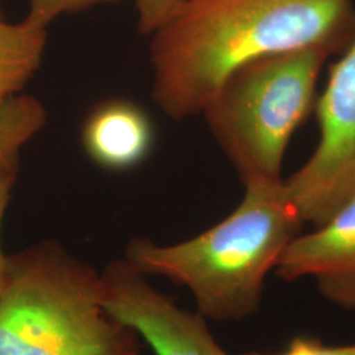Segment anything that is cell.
Listing matches in <instances>:
<instances>
[{"label":"cell","instance_id":"cell-6","mask_svg":"<svg viewBox=\"0 0 355 355\" xmlns=\"http://www.w3.org/2000/svg\"><path fill=\"white\" fill-rule=\"evenodd\" d=\"M101 283L107 311L136 330L155 355H228L202 315L180 308L154 288L125 258L104 267Z\"/></svg>","mask_w":355,"mask_h":355},{"label":"cell","instance_id":"cell-12","mask_svg":"<svg viewBox=\"0 0 355 355\" xmlns=\"http://www.w3.org/2000/svg\"><path fill=\"white\" fill-rule=\"evenodd\" d=\"M186 0H135L139 13V32L150 37L177 13Z\"/></svg>","mask_w":355,"mask_h":355},{"label":"cell","instance_id":"cell-1","mask_svg":"<svg viewBox=\"0 0 355 355\" xmlns=\"http://www.w3.org/2000/svg\"><path fill=\"white\" fill-rule=\"evenodd\" d=\"M353 0H186L150 36L153 102L173 120L202 114L227 76L267 54L343 48Z\"/></svg>","mask_w":355,"mask_h":355},{"label":"cell","instance_id":"cell-7","mask_svg":"<svg viewBox=\"0 0 355 355\" xmlns=\"http://www.w3.org/2000/svg\"><path fill=\"white\" fill-rule=\"evenodd\" d=\"M275 272L288 282L312 278L329 302L355 309V196L313 232L296 236Z\"/></svg>","mask_w":355,"mask_h":355},{"label":"cell","instance_id":"cell-3","mask_svg":"<svg viewBox=\"0 0 355 355\" xmlns=\"http://www.w3.org/2000/svg\"><path fill=\"white\" fill-rule=\"evenodd\" d=\"M0 355H141V338L103 304L101 272L44 240L6 254Z\"/></svg>","mask_w":355,"mask_h":355},{"label":"cell","instance_id":"cell-4","mask_svg":"<svg viewBox=\"0 0 355 355\" xmlns=\"http://www.w3.org/2000/svg\"><path fill=\"white\" fill-rule=\"evenodd\" d=\"M336 51L318 45L255 58L207 104L202 114L243 184L282 180L287 146L315 108L321 69Z\"/></svg>","mask_w":355,"mask_h":355},{"label":"cell","instance_id":"cell-14","mask_svg":"<svg viewBox=\"0 0 355 355\" xmlns=\"http://www.w3.org/2000/svg\"><path fill=\"white\" fill-rule=\"evenodd\" d=\"M16 178L17 175H0V228H1V221L6 214V209L11 200Z\"/></svg>","mask_w":355,"mask_h":355},{"label":"cell","instance_id":"cell-2","mask_svg":"<svg viewBox=\"0 0 355 355\" xmlns=\"http://www.w3.org/2000/svg\"><path fill=\"white\" fill-rule=\"evenodd\" d=\"M303 224L283 179L253 180L245 183L241 203L212 228L174 245L133 239L125 259L145 277L186 287L204 318L240 321L258 311L267 274Z\"/></svg>","mask_w":355,"mask_h":355},{"label":"cell","instance_id":"cell-13","mask_svg":"<svg viewBox=\"0 0 355 355\" xmlns=\"http://www.w3.org/2000/svg\"><path fill=\"white\" fill-rule=\"evenodd\" d=\"M243 355H355V345L349 346H328L313 338L297 337L292 340L287 350L279 354H243Z\"/></svg>","mask_w":355,"mask_h":355},{"label":"cell","instance_id":"cell-5","mask_svg":"<svg viewBox=\"0 0 355 355\" xmlns=\"http://www.w3.org/2000/svg\"><path fill=\"white\" fill-rule=\"evenodd\" d=\"M315 110L318 146L283 183L303 223L318 227L355 196V35L331 66Z\"/></svg>","mask_w":355,"mask_h":355},{"label":"cell","instance_id":"cell-10","mask_svg":"<svg viewBox=\"0 0 355 355\" xmlns=\"http://www.w3.org/2000/svg\"><path fill=\"white\" fill-rule=\"evenodd\" d=\"M46 124L48 111L32 95L0 103V175H17L23 149Z\"/></svg>","mask_w":355,"mask_h":355},{"label":"cell","instance_id":"cell-9","mask_svg":"<svg viewBox=\"0 0 355 355\" xmlns=\"http://www.w3.org/2000/svg\"><path fill=\"white\" fill-rule=\"evenodd\" d=\"M48 28L24 19L8 24L0 17V103L20 95L42 62Z\"/></svg>","mask_w":355,"mask_h":355},{"label":"cell","instance_id":"cell-11","mask_svg":"<svg viewBox=\"0 0 355 355\" xmlns=\"http://www.w3.org/2000/svg\"><path fill=\"white\" fill-rule=\"evenodd\" d=\"M112 1L117 0H29L31 8L26 19L33 24L48 28L51 21L61 15L83 11L89 7Z\"/></svg>","mask_w":355,"mask_h":355},{"label":"cell","instance_id":"cell-15","mask_svg":"<svg viewBox=\"0 0 355 355\" xmlns=\"http://www.w3.org/2000/svg\"><path fill=\"white\" fill-rule=\"evenodd\" d=\"M0 17H1V16H0Z\"/></svg>","mask_w":355,"mask_h":355},{"label":"cell","instance_id":"cell-8","mask_svg":"<svg viewBox=\"0 0 355 355\" xmlns=\"http://www.w3.org/2000/svg\"><path fill=\"white\" fill-rule=\"evenodd\" d=\"M80 142L94 165L121 173L146 161L155 142V129L140 104L112 98L89 111L82 125Z\"/></svg>","mask_w":355,"mask_h":355}]
</instances>
